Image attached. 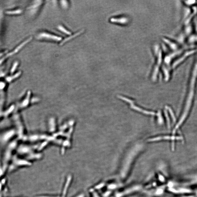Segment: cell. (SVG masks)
<instances>
[{
    "label": "cell",
    "mask_w": 197,
    "mask_h": 197,
    "mask_svg": "<svg viewBox=\"0 0 197 197\" xmlns=\"http://www.w3.org/2000/svg\"><path fill=\"white\" fill-rule=\"evenodd\" d=\"M197 49L192 48L183 51L174 60L172 64V68L174 69L182 63L187 59L197 53Z\"/></svg>",
    "instance_id": "cell-1"
},
{
    "label": "cell",
    "mask_w": 197,
    "mask_h": 197,
    "mask_svg": "<svg viewBox=\"0 0 197 197\" xmlns=\"http://www.w3.org/2000/svg\"><path fill=\"white\" fill-rule=\"evenodd\" d=\"M157 52V62L156 65L154 67V71L153 75V80L154 81L156 80L157 76L159 72V68L161 65L162 61V55L161 49H158V51Z\"/></svg>",
    "instance_id": "cell-2"
},
{
    "label": "cell",
    "mask_w": 197,
    "mask_h": 197,
    "mask_svg": "<svg viewBox=\"0 0 197 197\" xmlns=\"http://www.w3.org/2000/svg\"><path fill=\"white\" fill-rule=\"evenodd\" d=\"M32 39V37H31L29 38H28V39L26 41H25L24 42H23L22 43L21 45H20L19 46H18L17 48L15 49L14 51L12 52L11 53L7 54V55H6L5 56L3 57L1 59V60H0V64L2 63V62L4 61L7 58H8L10 56H11L13 55H14L17 53V52L19 51V50L21 49L22 48H23V46H24L27 43L31 41V40Z\"/></svg>",
    "instance_id": "cell-3"
},
{
    "label": "cell",
    "mask_w": 197,
    "mask_h": 197,
    "mask_svg": "<svg viewBox=\"0 0 197 197\" xmlns=\"http://www.w3.org/2000/svg\"><path fill=\"white\" fill-rule=\"evenodd\" d=\"M163 40L172 52L177 51V50L181 49L180 44L178 43L177 42H176V41H172V40L171 41L168 39L166 38H164L163 39Z\"/></svg>",
    "instance_id": "cell-4"
},
{
    "label": "cell",
    "mask_w": 197,
    "mask_h": 197,
    "mask_svg": "<svg viewBox=\"0 0 197 197\" xmlns=\"http://www.w3.org/2000/svg\"><path fill=\"white\" fill-rule=\"evenodd\" d=\"M38 38L39 39H47L54 40L55 41H60L62 40V38L61 37L46 33L40 34L38 35Z\"/></svg>",
    "instance_id": "cell-5"
},
{
    "label": "cell",
    "mask_w": 197,
    "mask_h": 197,
    "mask_svg": "<svg viewBox=\"0 0 197 197\" xmlns=\"http://www.w3.org/2000/svg\"><path fill=\"white\" fill-rule=\"evenodd\" d=\"M127 102L131 104V108L135 109V110L142 112L143 113L147 114V115H155L156 114L154 112H147V111L143 110V109L139 108L136 106H135L132 100H130V99L129 100L128 102Z\"/></svg>",
    "instance_id": "cell-6"
},
{
    "label": "cell",
    "mask_w": 197,
    "mask_h": 197,
    "mask_svg": "<svg viewBox=\"0 0 197 197\" xmlns=\"http://www.w3.org/2000/svg\"><path fill=\"white\" fill-rule=\"evenodd\" d=\"M83 31H84V30H82V31H79V32L76 33L75 34L72 35V36L69 37L68 38H65V39L63 41H62L60 45H63L64 43H66V42L68 41L69 40H71L72 39L74 38V37H76L77 36H79V35H80L82 33H83Z\"/></svg>",
    "instance_id": "cell-7"
},
{
    "label": "cell",
    "mask_w": 197,
    "mask_h": 197,
    "mask_svg": "<svg viewBox=\"0 0 197 197\" xmlns=\"http://www.w3.org/2000/svg\"><path fill=\"white\" fill-rule=\"evenodd\" d=\"M183 3L184 5L187 7H195L197 5V1H183Z\"/></svg>",
    "instance_id": "cell-8"
},
{
    "label": "cell",
    "mask_w": 197,
    "mask_h": 197,
    "mask_svg": "<svg viewBox=\"0 0 197 197\" xmlns=\"http://www.w3.org/2000/svg\"><path fill=\"white\" fill-rule=\"evenodd\" d=\"M112 21L113 22H120L121 23H125L127 22V19L125 18H122L121 19H114L112 18Z\"/></svg>",
    "instance_id": "cell-9"
},
{
    "label": "cell",
    "mask_w": 197,
    "mask_h": 197,
    "mask_svg": "<svg viewBox=\"0 0 197 197\" xmlns=\"http://www.w3.org/2000/svg\"><path fill=\"white\" fill-rule=\"evenodd\" d=\"M22 11L21 10H16L12 11H6L5 13L8 14H21Z\"/></svg>",
    "instance_id": "cell-10"
},
{
    "label": "cell",
    "mask_w": 197,
    "mask_h": 197,
    "mask_svg": "<svg viewBox=\"0 0 197 197\" xmlns=\"http://www.w3.org/2000/svg\"><path fill=\"white\" fill-rule=\"evenodd\" d=\"M58 29L60 30L61 31L63 32L64 33L68 35H70L71 34V33L70 31L67 30L65 28H64L63 26L59 25L58 27Z\"/></svg>",
    "instance_id": "cell-11"
},
{
    "label": "cell",
    "mask_w": 197,
    "mask_h": 197,
    "mask_svg": "<svg viewBox=\"0 0 197 197\" xmlns=\"http://www.w3.org/2000/svg\"><path fill=\"white\" fill-rule=\"evenodd\" d=\"M18 64V62H15L14 65H13L12 68L11 69V73H13V72H14L15 71V70H16V68L17 67Z\"/></svg>",
    "instance_id": "cell-12"
},
{
    "label": "cell",
    "mask_w": 197,
    "mask_h": 197,
    "mask_svg": "<svg viewBox=\"0 0 197 197\" xmlns=\"http://www.w3.org/2000/svg\"><path fill=\"white\" fill-rule=\"evenodd\" d=\"M62 6H63L64 8L67 7H68V3L67 1H61Z\"/></svg>",
    "instance_id": "cell-13"
},
{
    "label": "cell",
    "mask_w": 197,
    "mask_h": 197,
    "mask_svg": "<svg viewBox=\"0 0 197 197\" xmlns=\"http://www.w3.org/2000/svg\"><path fill=\"white\" fill-rule=\"evenodd\" d=\"M194 28V30H195V31H196V33L197 34V19L196 20V21H195L194 28Z\"/></svg>",
    "instance_id": "cell-14"
}]
</instances>
